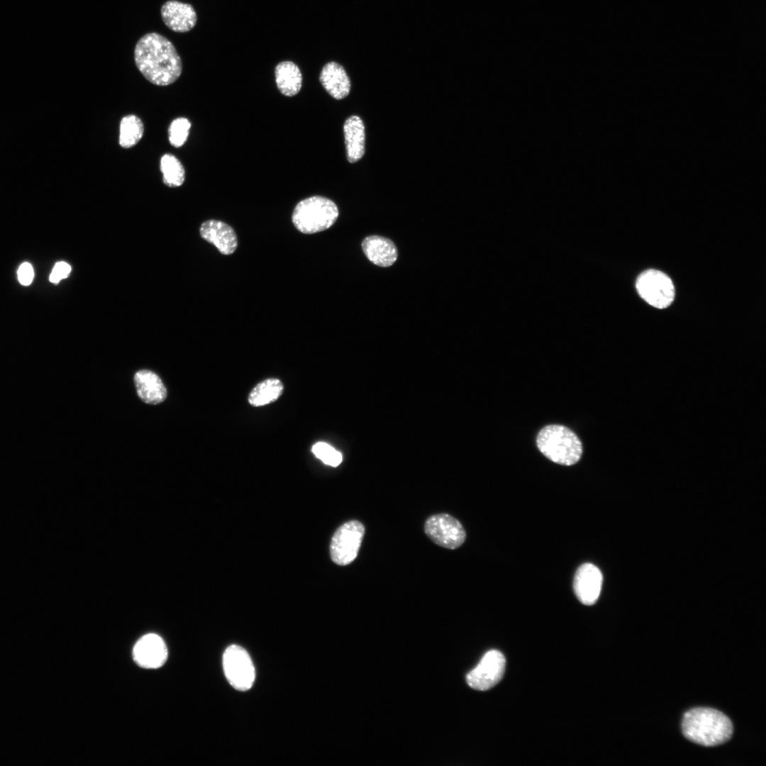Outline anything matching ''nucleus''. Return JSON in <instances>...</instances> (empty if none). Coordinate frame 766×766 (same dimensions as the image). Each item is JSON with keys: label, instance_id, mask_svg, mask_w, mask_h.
<instances>
[{"label": "nucleus", "instance_id": "obj_1", "mask_svg": "<svg viewBox=\"0 0 766 766\" xmlns=\"http://www.w3.org/2000/svg\"><path fill=\"white\" fill-rule=\"evenodd\" d=\"M134 60L143 77L155 85H170L182 74V60L174 46L157 33H149L140 38L135 47Z\"/></svg>", "mask_w": 766, "mask_h": 766}, {"label": "nucleus", "instance_id": "obj_2", "mask_svg": "<svg viewBox=\"0 0 766 766\" xmlns=\"http://www.w3.org/2000/svg\"><path fill=\"white\" fill-rule=\"evenodd\" d=\"M682 730L690 741L706 747L716 746L730 740L733 724L723 713L710 708H695L687 711Z\"/></svg>", "mask_w": 766, "mask_h": 766}, {"label": "nucleus", "instance_id": "obj_3", "mask_svg": "<svg viewBox=\"0 0 766 766\" xmlns=\"http://www.w3.org/2000/svg\"><path fill=\"white\" fill-rule=\"evenodd\" d=\"M539 450L549 460L564 465H574L582 453L577 435L561 425H549L539 431L536 438Z\"/></svg>", "mask_w": 766, "mask_h": 766}, {"label": "nucleus", "instance_id": "obj_4", "mask_svg": "<svg viewBox=\"0 0 766 766\" xmlns=\"http://www.w3.org/2000/svg\"><path fill=\"white\" fill-rule=\"evenodd\" d=\"M338 209L331 199L313 196L299 201L292 213V222L303 233L323 231L332 226L338 217Z\"/></svg>", "mask_w": 766, "mask_h": 766}, {"label": "nucleus", "instance_id": "obj_5", "mask_svg": "<svg viewBox=\"0 0 766 766\" xmlns=\"http://www.w3.org/2000/svg\"><path fill=\"white\" fill-rule=\"evenodd\" d=\"M636 289L640 296L650 305L665 309L675 298V287L671 279L664 272L648 270L637 278Z\"/></svg>", "mask_w": 766, "mask_h": 766}, {"label": "nucleus", "instance_id": "obj_6", "mask_svg": "<svg viewBox=\"0 0 766 766\" xmlns=\"http://www.w3.org/2000/svg\"><path fill=\"white\" fill-rule=\"evenodd\" d=\"M364 534L365 527L357 521H350L340 526L331 542L333 562L341 566L351 563L357 555Z\"/></svg>", "mask_w": 766, "mask_h": 766}, {"label": "nucleus", "instance_id": "obj_7", "mask_svg": "<svg viewBox=\"0 0 766 766\" xmlns=\"http://www.w3.org/2000/svg\"><path fill=\"white\" fill-rule=\"evenodd\" d=\"M223 667L226 677L237 690L247 691L255 680V668L247 651L242 647L232 645L223 655Z\"/></svg>", "mask_w": 766, "mask_h": 766}, {"label": "nucleus", "instance_id": "obj_8", "mask_svg": "<svg viewBox=\"0 0 766 766\" xmlns=\"http://www.w3.org/2000/svg\"><path fill=\"white\" fill-rule=\"evenodd\" d=\"M427 536L435 544L448 549H456L465 541L466 533L462 524L446 514L430 516L424 525Z\"/></svg>", "mask_w": 766, "mask_h": 766}, {"label": "nucleus", "instance_id": "obj_9", "mask_svg": "<svg viewBox=\"0 0 766 766\" xmlns=\"http://www.w3.org/2000/svg\"><path fill=\"white\" fill-rule=\"evenodd\" d=\"M506 659L499 650L487 652L478 665L466 677L467 684L472 689L486 691L494 687L502 678Z\"/></svg>", "mask_w": 766, "mask_h": 766}, {"label": "nucleus", "instance_id": "obj_10", "mask_svg": "<svg viewBox=\"0 0 766 766\" xmlns=\"http://www.w3.org/2000/svg\"><path fill=\"white\" fill-rule=\"evenodd\" d=\"M133 660L139 666L155 669L163 665L167 658V648L158 635L149 633L141 637L134 645Z\"/></svg>", "mask_w": 766, "mask_h": 766}, {"label": "nucleus", "instance_id": "obj_11", "mask_svg": "<svg viewBox=\"0 0 766 766\" xmlns=\"http://www.w3.org/2000/svg\"><path fill=\"white\" fill-rule=\"evenodd\" d=\"M602 578L599 569L591 563L583 564L578 568L574 579V590L580 602L587 606L596 603L601 592Z\"/></svg>", "mask_w": 766, "mask_h": 766}, {"label": "nucleus", "instance_id": "obj_12", "mask_svg": "<svg viewBox=\"0 0 766 766\" xmlns=\"http://www.w3.org/2000/svg\"><path fill=\"white\" fill-rule=\"evenodd\" d=\"M160 13L165 24L177 33L189 31L197 21L196 11L192 5L174 0L166 1L161 7Z\"/></svg>", "mask_w": 766, "mask_h": 766}, {"label": "nucleus", "instance_id": "obj_13", "mask_svg": "<svg viewBox=\"0 0 766 766\" xmlns=\"http://www.w3.org/2000/svg\"><path fill=\"white\" fill-rule=\"evenodd\" d=\"M200 235L203 239L215 245L223 255H231L235 252L238 245L237 236L234 230L226 223L209 220L200 227Z\"/></svg>", "mask_w": 766, "mask_h": 766}, {"label": "nucleus", "instance_id": "obj_14", "mask_svg": "<svg viewBox=\"0 0 766 766\" xmlns=\"http://www.w3.org/2000/svg\"><path fill=\"white\" fill-rule=\"evenodd\" d=\"M362 250L367 259L379 267H389L396 260L398 252L394 243L389 238L370 235L362 243Z\"/></svg>", "mask_w": 766, "mask_h": 766}, {"label": "nucleus", "instance_id": "obj_15", "mask_svg": "<svg viewBox=\"0 0 766 766\" xmlns=\"http://www.w3.org/2000/svg\"><path fill=\"white\" fill-rule=\"evenodd\" d=\"M319 80L326 91L335 99H344L350 93V78L343 67L338 62L326 64L320 73Z\"/></svg>", "mask_w": 766, "mask_h": 766}, {"label": "nucleus", "instance_id": "obj_16", "mask_svg": "<svg viewBox=\"0 0 766 766\" xmlns=\"http://www.w3.org/2000/svg\"><path fill=\"white\" fill-rule=\"evenodd\" d=\"M138 395L145 403L157 404L167 396V389L160 378L153 372L142 370L134 376Z\"/></svg>", "mask_w": 766, "mask_h": 766}, {"label": "nucleus", "instance_id": "obj_17", "mask_svg": "<svg viewBox=\"0 0 766 766\" xmlns=\"http://www.w3.org/2000/svg\"><path fill=\"white\" fill-rule=\"evenodd\" d=\"M343 133L347 159L349 162L355 163L365 154V133L362 119L357 116H350L344 123Z\"/></svg>", "mask_w": 766, "mask_h": 766}, {"label": "nucleus", "instance_id": "obj_18", "mask_svg": "<svg viewBox=\"0 0 766 766\" xmlns=\"http://www.w3.org/2000/svg\"><path fill=\"white\" fill-rule=\"evenodd\" d=\"M275 82L279 91L287 96L299 93L302 84V75L299 67L291 61L279 62L274 70Z\"/></svg>", "mask_w": 766, "mask_h": 766}, {"label": "nucleus", "instance_id": "obj_19", "mask_svg": "<svg viewBox=\"0 0 766 766\" xmlns=\"http://www.w3.org/2000/svg\"><path fill=\"white\" fill-rule=\"evenodd\" d=\"M283 389V384L279 379H265L252 389L249 394L248 401L253 406H265L278 399Z\"/></svg>", "mask_w": 766, "mask_h": 766}, {"label": "nucleus", "instance_id": "obj_20", "mask_svg": "<svg viewBox=\"0 0 766 766\" xmlns=\"http://www.w3.org/2000/svg\"><path fill=\"white\" fill-rule=\"evenodd\" d=\"M144 126L139 117L127 115L121 121L119 127V145L123 148L135 145L143 138Z\"/></svg>", "mask_w": 766, "mask_h": 766}, {"label": "nucleus", "instance_id": "obj_21", "mask_svg": "<svg viewBox=\"0 0 766 766\" xmlns=\"http://www.w3.org/2000/svg\"><path fill=\"white\" fill-rule=\"evenodd\" d=\"M162 182L169 187H177L185 180V170L181 162L172 154H165L160 159Z\"/></svg>", "mask_w": 766, "mask_h": 766}, {"label": "nucleus", "instance_id": "obj_22", "mask_svg": "<svg viewBox=\"0 0 766 766\" xmlns=\"http://www.w3.org/2000/svg\"><path fill=\"white\" fill-rule=\"evenodd\" d=\"M191 128L190 121L184 117L174 119L168 128L169 141L174 148L182 146L187 140Z\"/></svg>", "mask_w": 766, "mask_h": 766}, {"label": "nucleus", "instance_id": "obj_23", "mask_svg": "<svg viewBox=\"0 0 766 766\" xmlns=\"http://www.w3.org/2000/svg\"><path fill=\"white\" fill-rule=\"evenodd\" d=\"M311 450L314 455L326 465L337 467L342 462L341 453L326 443H315Z\"/></svg>", "mask_w": 766, "mask_h": 766}, {"label": "nucleus", "instance_id": "obj_24", "mask_svg": "<svg viewBox=\"0 0 766 766\" xmlns=\"http://www.w3.org/2000/svg\"><path fill=\"white\" fill-rule=\"evenodd\" d=\"M71 272L70 265L63 261L57 262L50 273L49 280L57 284L61 279L67 278Z\"/></svg>", "mask_w": 766, "mask_h": 766}, {"label": "nucleus", "instance_id": "obj_25", "mask_svg": "<svg viewBox=\"0 0 766 766\" xmlns=\"http://www.w3.org/2000/svg\"><path fill=\"white\" fill-rule=\"evenodd\" d=\"M17 275L18 279L22 285H30L34 277V271L32 265L28 262H23L18 267Z\"/></svg>", "mask_w": 766, "mask_h": 766}]
</instances>
